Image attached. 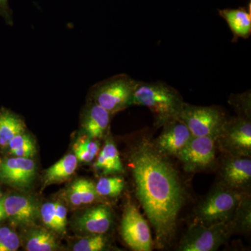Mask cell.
<instances>
[{"label":"cell","mask_w":251,"mask_h":251,"mask_svg":"<svg viewBox=\"0 0 251 251\" xmlns=\"http://www.w3.org/2000/svg\"><path fill=\"white\" fill-rule=\"evenodd\" d=\"M2 194H1V191H0V201H1V199H2Z\"/></svg>","instance_id":"cell-34"},{"label":"cell","mask_w":251,"mask_h":251,"mask_svg":"<svg viewBox=\"0 0 251 251\" xmlns=\"http://www.w3.org/2000/svg\"><path fill=\"white\" fill-rule=\"evenodd\" d=\"M129 161L135 195L154 230L155 244L165 249L175 237L186 201L179 175L168 157L148 138H142L133 147Z\"/></svg>","instance_id":"cell-1"},{"label":"cell","mask_w":251,"mask_h":251,"mask_svg":"<svg viewBox=\"0 0 251 251\" xmlns=\"http://www.w3.org/2000/svg\"><path fill=\"white\" fill-rule=\"evenodd\" d=\"M138 81L126 75H120L99 84L93 92V102L111 115L131 106Z\"/></svg>","instance_id":"cell-5"},{"label":"cell","mask_w":251,"mask_h":251,"mask_svg":"<svg viewBox=\"0 0 251 251\" xmlns=\"http://www.w3.org/2000/svg\"><path fill=\"white\" fill-rule=\"evenodd\" d=\"M244 193L218 185L198 204L193 224L209 226L230 222Z\"/></svg>","instance_id":"cell-3"},{"label":"cell","mask_w":251,"mask_h":251,"mask_svg":"<svg viewBox=\"0 0 251 251\" xmlns=\"http://www.w3.org/2000/svg\"><path fill=\"white\" fill-rule=\"evenodd\" d=\"M6 218L5 216V213L4 210L0 211V222Z\"/></svg>","instance_id":"cell-32"},{"label":"cell","mask_w":251,"mask_h":251,"mask_svg":"<svg viewBox=\"0 0 251 251\" xmlns=\"http://www.w3.org/2000/svg\"><path fill=\"white\" fill-rule=\"evenodd\" d=\"M99 197L96 191L95 184L90 180H75L68 189L67 198L74 206L86 205L94 202Z\"/></svg>","instance_id":"cell-19"},{"label":"cell","mask_w":251,"mask_h":251,"mask_svg":"<svg viewBox=\"0 0 251 251\" xmlns=\"http://www.w3.org/2000/svg\"><path fill=\"white\" fill-rule=\"evenodd\" d=\"M232 233L229 223L204 226L193 224L179 243L181 251H214Z\"/></svg>","instance_id":"cell-6"},{"label":"cell","mask_w":251,"mask_h":251,"mask_svg":"<svg viewBox=\"0 0 251 251\" xmlns=\"http://www.w3.org/2000/svg\"><path fill=\"white\" fill-rule=\"evenodd\" d=\"M3 208L6 218L20 226H28L34 224L39 215L35 201L21 195H10L3 197Z\"/></svg>","instance_id":"cell-13"},{"label":"cell","mask_w":251,"mask_h":251,"mask_svg":"<svg viewBox=\"0 0 251 251\" xmlns=\"http://www.w3.org/2000/svg\"><path fill=\"white\" fill-rule=\"evenodd\" d=\"M216 142L227 154L251 157V118L237 115L228 119Z\"/></svg>","instance_id":"cell-7"},{"label":"cell","mask_w":251,"mask_h":251,"mask_svg":"<svg viewBox=\"0 0 251 251\" xmlns=\"http://www.w3.org/2000/svg\"><path fill=\"white\" fill-rule=\"evenodd\" d=\"M161 134L153 143L161 154L167 157L177 156L189 143L193 135L186 126L176 118L163 126Z\"/></svg>","instance_id":"cell-12"},{"label":"cell","mask_w":251,"mask_h":251,"mask_svg":"<svg viewBox=\"0 0 251 251\" xmlns=\"http://www.w3.org/2000/svg\"><path fill=\"white\" fill-rule=\"evenodd\" d=\"M27 251H52L58 249V243L50 232L45 229H33L26 238Z\"/></svg>","instance_id":"cell-21"},{"label":"cell","mask_w":251,"mask_h":251,"mask_svg":"<svg viewBox=\"0 0 251 251\" xmlns=\"http://www.w3.org/2000/svg\"><path fill=\"white\" fill-rule=\"evenodd\" d=\"M125 180L120 176H103L95 185L99 196L114 198L120 196L125 188Z\"/></svg>","instance_id":"cell-25"},{"label":"cell","mask_w":251,"mask_h":251,"mask_svg":"<svg viewBox=\"0 0 251 251\" xmlns=\"http://www.w3.org/2000/svg\"><path fill=\"white\" fill-rule=\"evenodd\" d=\"M185 102L176 89L163 81H138L132 105H141L152 113L156 126L177 118Z\"/></svg>","instance_id":"cell-2"},{"label":"cell","mask_w":251,"mask_h":251,"mask_svg":"<svg viewBox=\"0 0 251 251\" xmlns=\"http://www.w3.org/2000/svg\"><path fill=\"white\" fill-rule=\"evenodd\" d=\"M25 126L17 116L9 112L0 114V148H8L10 140L16 135L24 133Z\"/></svg>","instance_id":"cell-20"},{"label":"cell","mask_w":251,"mask_h":251,"mask_svg":"<svg viewBox=\"0 0 251 251\" xmlns=\"http://www.w3.org/2000/svg\"><path fill=\"white\" fill-rule=\"evenodd\" d=\"M7 0H0V9H5L6 7Z\"/></svg>","instance_id":"cell-31"},{"label":"cell","mask_w":251,"mask_h":251,"mask_svg":"<svg viewBox=\"0 0 251 251\" xmlns=\"http://www.w3.org/2000/svg\"><path fill=\"white\" fill-rule=\"evenodd\" d=\"M94 168L103 175L120 174L124 171L120 153L111 140L108 139L105 142L94 163Z\"/></svg>","instance_id":"cell-17"},{"label":"cell","mask_w":251,"mask_h":251,"mask_svg":"<svg viewBox=\"0 0 251 251\" xmlns=\"http://www.w3.org/2000/svg\"><path fill=\"white\" fill-rule=\"evenodd\" d=\"M108 238L105 234H90L88 237L82 238L74 244L72 250L74 251H102L108 248Z\"/></svg>","instance_id":"cell-26"},{"label":"cell","mask_w":251,"mask_h":251,"mask_svg":"<svg viewBox=\"0 0 251 251\" xmlns=\"http://www.w3.org/2000/svg\"><path fill=\"white\" fill-rule=\"evenodd\" d=\"M221 182L226 187L248 193L251 184V157L227 154L221 168Z\"/></svg>","instance_id":"cell-10"},{"label":"cell","mask_w":251,"mask_h":251,"mask_svg":"<svg viewBox=\"0 0 251 251\" xmlns=\"http://www.w3.org/2000/svg\"><path fill=\"white\" fill-rule=\"evenodd\" d=\"M229 103L234 107L238 115L251 118V92L233 94L229 98Z\"/></svg>","instance_id":"cell-29"},{"label":"cell","mask_w":251,"mask_h":251,"mask_svg":"<svg viewBox=\"0 0 251 251\" xmlns=\"http://www.w3.org/2000/svg\"><path fill=\"white\" fill-rule=\"evenodd\" d=\"M54 209H55L56 214H57L59 225H60L63 230L66 232L67 225V208L65 207V206L62 203L57 201V202H54Z\"/></svg>","instance_id":"cell-30"},{"label":"cell","mask_w":251,"mask_h":251,"mask_svg":"<svg viewBox=\"0 0 251 251\" xmlns=\"http://www.w3.org/2000/svg\"><path fill=\"white\" fill-rule=\"evenodd\" d=\"M1 158H0V163H1Z\"/></svg>","instance_id":"cell-35"},{"label":"cell","mask_w":251,"mask_h":251,"mask_svg":"<svg viewBox=\"0 0 251 251\" xmlns=\"http://www.w3.org/2000/svg\"><path fill=\"white\" fill-rule=\"evenodd\" d=\"M217 138L193 136L177 155L185 171L194 173L211 168L216 161Z\"/></svg>","instance_id":"cell-9"},{"label":"cell","mask_w":251,"mask_h":251,"mask_svg":"<svg viewBox=\"0 0 251 251\" xmlns=\"http://www.w3.org/2000/svg\"><path fill=\"white\" fill-rule=\"evenodd\" d=\"M40 215L42 222L51 230L57 233L63 234L65 233L59 225L55 209H54V202H48L44 203L41 206Z\"/></svg>","instance_id":"cell-27"},{"label":"cell","mask_w":251,"mask_h":251,"mask_svg":"<svg viewBox=\"0 0 251 251\" xmlns=\"http://www.w3.org/2000/svg\"><path fill=\"white\" fill-rule=\"evenodd\" d=\"M99 144L96 140L87 138H80L74 145V154L77 161L88 163L94 159L99 151Z\"/></svg>","instance_id":"cell-24"},{"label":"cell","mask_w":251,"mask_h":251,"mask_svg":"<svg viewBox=\"0 0 251 251\" xmlns=\"http://www.w3.org/2000/svg\"><path fill=\"white\" fill-rule=\"evenodd\" d=\"M219 14L228 25L234 39H248L251 34V3L249 6L219 10Z\"/></svg>","instance_id":"cell-16"},{"label":"cell","mask_w":251,"mask_h":251,"mask_svg":"<svg viewBox=\"0 0 251 251\" xmlns=\"http://www.w3.org/2000/svg\"><path fill=\"white\" fill-rule=\"evenodd\" d=\"M1 200L0 201V211L4 210V208H3L2 201H1Z\"/></svg>","instance_id":"cell-33"},{"label":"cell","mask_w":251,"mask_h":251,"mask_svg":"<svg viewBox=\"0 0 251 251\" xmlns=\"http://www.w3.org/2000/svg\"><path fill=\"white\" fill-rule=\"evenodd\" d=\"M111 114L98 104H92L86 111L82 120V128L86 135L92 139L103 138L110 125Z\"/></svg>","instance_id":"cell-15"},{"label":"cell","mask_w":251,"mask_h":251,"mask_svg":"<svg viewBox=\"0 0 251 251\" xmlns=\"http://www.w3.org/2000/svg\"><path fill=\"white\" fill-rule=\"evenodd\" d=\"M120 232L122 239L131 250H152L153 243L150 226L132 202H128L126 204Z\"/></svg>","instance_id":"cell-8"},{"label":"cell","mask_w":251,"mask_h":251,"mask_svg":"<svg viewBox=\"0 0 251 251\" xmlns=\"http://www.w3.org/2000/svg\"><path fill=\"white\" fill-rule=\"evenodd\" d=\"M77 162L75 154L69 153L50 167L44 174V187L62 182L71 177L76 170Z\"/></svg>","instance_id":"cell-18"},{"label":"cell","mask_w":251,"mask_h":251,"mask_svg":"<svg viewBox=\"0 0 251 251\" xmlns=\"http://www.w3.org/2000/svg\"><path fill=\"white\" fill-rule=\"evenodd\" d=\"M232 233L249 232L251 228V202L249 193H244V196L235 211V214L229 222Z\"/></svg>","instance_id":"cell-22"},{"label":"cell","mask_w":251,"mask_h":251,"mask_svg":"<svg viewBox=\"0 0 251 251\" xmlns=\"http://www.w3.org/2000/svg\"><path fill=\"white\" fill-rule=\"evenodd\" d=\"M21 241L17 234L7 227H0V251H16Z\"/></svg>","instance_id":"cell-28"},{"label":"cell","mask_w":251,"mask_h":251,"mask_svg":"<svg viewBox=\"0 0 251 251\" xmlns=\"http://www.w3.org/2000/svg\"><path fill=\"white\" fill-rule=\"evenodd\" d=\"M111 209L105 204L92 206L75 220V227L88 234H105L111 227Z\"/></svg>","instance_id":"cell-14"},{"label":"cell","mask_w":251,"mask_h":251,"mask_svg":"<svg viewBox=\"0 0 251 251\" xmlns=\"http://www.w3.org/2000/svg\"><path fill=\"white\" fill-rule=\"evenodd\" d=\"M10 153L14 156L31 158L36 153V147L29 135L25 133L16 135L8 145Z\"/></svg>","instance_id":"cell-23"},{"label":"cell","mask_w":251,"mask_h":251,"mask_svg":"<svg viewBox=\"0 0 251 251\" xmlns=\"http://www.w3.org/2000/svg\"><path fill=\"white\" fill-rule=\"evenodd\" d=\"M177 118L191 131L193 136L218 138L227 119L222 109L217 106H200L185 102Z\"/></svg>","instance_id":"cell-4"},{"label":"cell","mask_w":251,"mask_h":251,"mask_svg":"<svg viewBox=\"0 0 251 251\" xmlns=\"http://www.w3.org/2000/svg\"><path fill=\"white\" fill-rule=\"evenodd\" d=\"M36 173V163L31 158L14 156L0 163V179L14 187L29 188Z\"/></svg>","instance_id":"cell-11"}]
</instances>
